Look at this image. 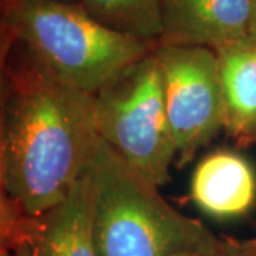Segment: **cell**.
<instances>
[{"instance_id": "cell-1", "label": "cell", "mask_w": 256, "mask_h": 256, "mask_svg": "<svg viewBox=\"0 0 256 256\" xmlns=\"http://www.w3.org/2000/svg\"><path fill=\"white\" fill-rule=\"evenodd\" d=\"M0 186L30 215L63 200L100 144L94 96L54 78L2 34Z\"/></svg>"}, {"instance_id": "cell-2", "label": "cell", "mask_w": 256, "mask_h": 256, "mask_svg": "<svg viewBox=\"0 0 256 256\" xmlns=\"http://www.w3.org/2000/svg\"><path fill=\"white\" fill-rule=\"evenodd\" d=\"M2 34L18 42L58 82L92 96L156 46L60 0H2Z\"/></svg>"}, {"instance_id": "cell-3", "label": "cell", "mask_w": 256, "mask_h": 256, "mask_svg": "<svg viewBox=\"0 0 256 256\" xmlns=\"http://www.w3.org/2000/svg\"><path fill=\"white\" fill-rule=\"evenodd\" d=\"M94 170L97 256H218L220 236L171 206L101 138Z\"/></svg>"}, {"instance_id": "cell-4", "label": "cell", "mask_w": 256, "mask_h": 256, "mask_svg": "<svg viewBox=\"0 0 256 256\" xmlns=\"http://www.w3.org/2000/svg\"><path fill=\"white\" fill-rule=\"evenodd\" d=\"M94 118L101 140L138 174L158 188L171 181L176 148L154 52L94 96Z\"/></svg>"}, {"instance_id": "cell-5", "label": "cell", "mask_w": 256, "mask_h": 256, "mask_svg": "<svg viewBox=\"0 0 256 256\" xmlns=\"http://www.w3.org/2000/svg\"><path fill=\"white\" fill-rule=\"evenodd\" d=\"M175 166L191 162L225 127L218 56L208 47L156 44Z\"/></svg>"}, {"instance_id": "cell-6", "label": "cell", "mask_w": 256, "mask_h": 256, "mask_svg": "<svg viewBox=\"0 0 256 256\" xmlns=\"http://www.w3.org/2000/svg\"><path fill=\"white\" fill-rule=\"evenodd\" d=\"M94 160L62 201L33 215L28 248L32 256H97Z\"/></svg>"}, {"instance_id": "cell-7", "label": "cell", "mask_w": 256, "mask_h": 256, "mask_svg": "<svg viewBox=\"0 0 256 256\" xmlns=\"http://www.w3.org/2000/svg\"><path fill=\"white\" fill-rule=\"evenodd\" d=\"M158 44L220 52L250 36L249 0H161Z\"/></svg>"}, {"instance_id": "cell-8", "label": "cell", "mask_w": 256, "mask_h": 256, "mask_svg": "<svg viewBox=\"0 0 256 256\" xmlns=\"http://www.w3.org/2000/svg\"><path fill=\"white\" fill-rule=\"evenodd\" d=\"M191 198L204 214L215 220L244 216L255 206V171L244 156L215 151L195 166Z\"/></svg>"}, {"instance_id": "cell-9", "label": "cell", "mask_w": 256, "mask_h": 256, "mask_svg": "<svg viewBox=\"0 0 256 256\" xmlns=\"http://www.w3.org/2000/svg\"><path fill=\"white\" fill-rule=\"evenodd\" d=\"M218 56L225 132L238 146L256 142V38L249 36Z\"/></svg>"}, {"instance_id": "cell-10", "label": "cell", "mask_w": 256, "mask_h": 256, "mask_svg": "<svg viewBox=\"0 0 256 256\" xmlns=\"http://www.w3.org/2000/svg\"><path fill=\"white\" fill-rule=\"evenodd\" d=\"M94 20L117 33L158 44L162 34L161 0H77Z\"/></svg>"}, {"instance_id": "cell-11", "label": "cell", "mask_w": 256, "mask_h": 256, "mask_svg": "<svg viewBox=\"0 0 256 256\" xmlns=\"http://www.w3.org/2000/svg\"><path fill=\"white\" fill-rule=\"evenodd\" d=\"M218 256H256V235L245 239L220 236Z\"/></svg>"}, {"instance_id": "cell-12", "label": "cell", "mask_w": 256, "mask_h": 256, "mask_svg": "<svg viewBox=\"0 0 256 256\" xmlns=\"http://www.w3.org/2000/svg\"><path fill=\"white\" fill-rule=\"evenodd\" d=\"M0 256H32V252L26 246L16 248V249H12V250L0 249Z\"/></svg>"}, {"instance_id": "cell-13", "label": "cell", "mask_w": 256, "mask_h": 256, "mask_svg": "<svg viewBox=\"0 0 256 256\" xmlns=\"http://www.w3.org/2000/svg\"><path fill=\"white\" fill-rule=\"evenodd\" d=\"M250 6V36L256 38V0H249Z\"/></svg>"}, {"instance_id": "cell-14", "label": "cell", "mask_w": 256, "mask_h": 256, "mask_svg": "<svg viewBox=\"0 0 256 256\" xmlns=\"http://www.w3.org/2000/svg\"><path fill=\"white\" fill-rule=\"evenodd\" d=\"M60 2H67V3H77V0H60Z\"/></svg>"}, {"instance_id": "cell-15", "label": "cell", "mask_w": 256, "mask_h": 256, "mask_svg": "<svg viewBox=\"0 0 256 256\" xmlns=\"http://www.w3.org/2000/svg\"><path fill=\"white\" fill-rule=\"evenodd\" d=\"M176 256H191V255H186V254H182V255H176Z\"/></svg>"}]
</instances>
